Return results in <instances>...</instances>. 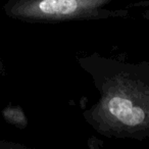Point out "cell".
I'll return each mask as SVG.
<instances>
[{"label": "cell", "instance_id": "obj_2", "mask_svg": "<svg viewBox=\"0 0 149 149\" xmlns=\"http://www.w3.org/2000/svg\"><path fill=\"white\" fill-rule=\"evenodd\" d=\"M78 0H42L39 9L47 15H68L78 8Z\"/></svg>", "mask_w": 149, "mask_h": 149}, {"label": "cell", "instance_id": "obj_1", "mask_svg": "<svg viewBox=\"0 0 149 149\" xmlns=\"http://www.w3.org/2000/svg\"><path fill=\"white\" fill-rule=\"evenodd\" d=\"M107 108L114 118L127 126H137L144 122L145 113L143 109L135 106L127 98L120 96L110 98L107 103Z\"/></svg>", "mask_w": 149, "mask_h": 149}]
</instances>
